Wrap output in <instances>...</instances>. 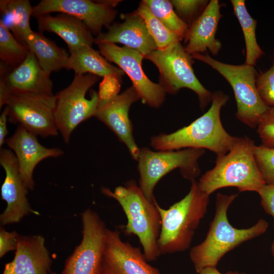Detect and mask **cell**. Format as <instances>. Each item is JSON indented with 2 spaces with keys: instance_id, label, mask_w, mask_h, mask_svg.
<instances>
[{
  "instance_id": "1",
  "label": "cell",
  "mask_w": 274,
  "mask_h": 274,
  "mask_svg": "<svg viewBox=\"0 0 274 274\" xmlns=\"http://www.w3.org/2000/svg\"><path fill=\"white\" fill-rule=\"evenodd\" d=\"M228 100L222 91L213 92L211 106L206 113L174 132L152 136L151 146L157 151L197 148L208 149L217 156L226 154L237 138L225 130L221 121V108Z\"/></svg>"
},
{
  "instance_id": "2",
  "label": "cell",
  "mask_w": 274,
  "mask_h": 274,
  "mask_svg": "<svg viewBox=\"0 0 274 274\" xmlns=\"http://www.w3.org/2000/svg\"><path fill=\"white\" fill-rule=\"evenodd\" d=\"M237 196V194L228 195L217 193L215 216L206 237L201 243L191 248L189 253L198 273L205 267H216L227 253L267 230L268 223L263 219L248 228L238 229L231 225L227 218V210Z\"/></svg>"
},
{
  "instance_id": "3",
  "label": "cell",
  "mask_w": 274,
  "mask_h": 274,
  "mask_svg": "<svg viewBox=\"0 0 274 274\" xmlns=\"http://www.w3.org/2000/svg\"><path fill=\"white\" fill-rule=\"evenodd\" d=\"M255 146L248 136L237 137L229 151L217 156L215 166L199 179L201 190L209 196L228 187H236L240 192H257L266 183L255 160Z\"/></svg>"
},
{
  "instance_id": "4",
  "label": "cell",
  "mask_w": 274,
  "mask_h": 274,
  "mask_svg": "<svg viewBox=\"0 0 274 274\" xmlns=\"http://www.w3.org/2000/svg\"><path fill=\"white\" fill-rule=\"evenodd\" d=\"M187 194L168 209L155 203L160 215L161 230L158 239L160 254L183 252L190 246L195 232L207 212L209 195L191 181Z\"/></svg>"
},
{
  "instance_id": "5",
  "label": "cell",
  "mask_w": 274,
  "mask_h": 274,
  "mask_svg": "<svg viewBox=\"0 0 274 274\" xmlns=\"http://www.w3.org/2000/svg\"><path fill=\"white\" fill-rule=\"evenodd\" d=\"M101 192L116 200L127 218V223L122 227L127 235L136 236L143 253L148 261L157 259L161 255L158 239L161 230L160 213L154 202L149 200L134 180L119 186L114 191L102 187Z\"/></svg>"
},
{
  "instance_id": "6",
  "label": "cell",
  "mask_w": 274,
  "mask_h": 274,
  "mask_svg": "<svg viewBox=\"0 0 274 274\" xmlns=\"http://www.w3.org/2000/svg\"><path fill=\"white\" fill-rule=\"evenodd\" d=\"M202 149L153 151L143 148L138 160L139 186L151 201L155 200L154 190L159 181L173 170L179 169L183 177L192 181L199 175L198 161L204 154Z\"/></svg>"
},
{
  "instance_id": "7",
  "label": "cell",
  "mask_w": 274,
  "mask_h": 274,
  "mask_svg": "<svg viewBox=\"0 0 274 274\" xmlns=\"http://www.w3.org/2000/svg\"><path fill=\"white\" fill-rule=\"evenodd\" d=\"M193 59L201 61L216 70L231 85L236 103L235 115L238 120L249 127H257L258 122L267 108L258 92V73L254 66L233 65L215 59L208 54L195 53Z\"/></svg>"
},
{
  "instance_id": "8",
  "label": "cell",
  "mask_w": 274,
  "mask_h": 274,
  "mask_svg": "<svg viewBox=\"0 0 274 274\" xmlns=\"http://www.w3.org/2000/svg\"><path fill=\"white\" fill-rule=\"evenodd\" d=\"M144 58L157 67L160 74L159 83L166 93L176 94L182 88H188L197 94L202 110L212 101L213 93L196 78L192 68L193 58L181 42L163 49H157Z\"/></svg>"
},
{
  "instance_id": "9",
  "label": "cell",
  "mask_w": 274,
  "mask_h": 274,
  "mask_svg": "<svg viewBox=\"0 0 274 274\" xmlns=\"http://www.w3.org/2000/svg\"><path fill=\"white\" fill-rule=\"evenodd\" d=\"M98 80V76L92 74L75 75L72 83L55 95V122L65 143L79 125L95 116L100 102L98 93L91 90L90 99L86 94Z\"/></svg>"
},
{
  "instance_id": "10",
  "label": "cell",
  "mask_w": 274,
  "mask_h": 274,
  "mask_svg": "<svg viewBox=\"0 0 274 274\" xmlns=\"http://www.w3.org/2000/svg\"><path fill=\"white\" fill-rule=\"evenodd\" d=\"M56 96L11 93L6 104L8 119L42 138L55 136L58 130L55 119Z\"/></svg>"
},
{
  "instance_id": "11",
  "label": "cell",
  "mask_w": 274,
  "mask_h": 274,
  "mask_svg": "<svg viewBox=\"0 0 274 274\" xmlns=\"http://www.w3.org/2000/svg\"><path fill=\"white\" fill-rule=\"evenodd\" d=\"M81 219L82 241L66 259L61 274H101L107 228L90 209L82 213Z\"/></svg>"
},
{
  "instance_id": "12",
  "label": "cell",
  "mask_w": 274,
  "mask_h": 274,
  "mask_svg": "<svg viewBox=\"0 0 274 274\" xmlns=\"http://www.w3.org/2000/svg\"><path fill=\"white\" fill-rule=\"evenodd\" d=\"M99 53L108 60L116 63L130 79L142 102L151 108H159L165 100L166 93L159 83L151 81L143 70L144 56L138 51L115 44L98 45Z\"/></svg>"
},
{
  "instance_id": "13",
  "label": "cell",
  "mask_w": 274,
  "mask_h": 274,
  "mask_svg": "<svg viewBox=\"0 0 274 274\" xmlns=\"http://www.w3.org/2000/svg\"><path fill=\"white\" fill-rule=\"evenodd\" d=\"M60 12L81 20L92 35L101 33L103 26L109 27L117 15V11L104 1L42 0L33 7L32 15L40 16Z\"/></svg>"
},
{
  "instance_id": "14",
  "label": "cell",
  "mask_w": 274,
  "mask_h": 274,
  "mask_svg": "<svg viewBox=\"0 0 274 274\" xmlns=\"http://www.w3.org/2000/svg\"><path fill=\"white\" fill-rule=\"evenodd\" d=\"M147 261L140 248L122 240L119 231L107 228L101 274H161Z\"/></svg>"
},
{
  "instance_id": "15",
  "label": "cell",
  "mask_w": 274,
  "mask_h": 274,
  "mask_svg": "<svg viewBox=\"0 0 274 274\" xmlns=\"http://www.w3.org/2000/svg\"><path fill=\"white\" fill-rule=\"evenodd\" d=\"M140 99L133 86L108 100H100L94 117L104 123L126 146L132 158L138 161L140 150L135 142L129 109Z\"/></svg>"
},
{
  "instance_id": "16",
  "label": "cell",
  "mask_w": 274,
  "mask_h": 274,
  "mask_svg": "<svg viewBox=\"0 0 274 274\" xmlns=\"http://www.w3.org/2000/svg\"><path fill=\"white\" fill-rule=\"evenodd\" d=\"M0 164L5 172L1 189L2 199L7 203L6 209L0 215L1 224L16 223L30 213L38 214L28 202L26 196L28 190L21 179L16 157L10 149L1 148Z\"/></svg>"
},
{
  "instance_id": "17",
  "label": "cell",
  "mask_w": 274,
  "mask_h": 274,
  "mask_svg": "<svg viewBox=\"0 0 274 274\" xmlns=\"http://www.w3.org/2000/svg\"><path fill=\"white\" fill-rule=\"evenodd\" d=\"M5 144L16 157L21 179L28 190L34 189L33 173L37 165L45 159L58 157L63 154L60 148L43 146L37 135L20 126L6 139Z\"/></svg>"
},
{
  "instance_id": "18",
  "label": "cell",
  "mask_w": 274,
  "mask_h": 274,
  "mask_svg": "<svg viewBox=\"0 0 274 274\" xmlns=\"http://www.w3.org/2000/svg\"><path fill=\"white\" fill-rule=\"evenodd\" d=\"M123 18L122 23H113L108 27L107 32L98 34L94 43L122 44L138 51L144 56L157 49L144 20L135 11L123 15Z\"/></svg>"
},
{
  "instance_id": "19",
  "label": "cell",
  "mask_w": 274,
  "mask_h": 274,
  "mask_svg": "<svg viewBox=\"0 0 274 274\" xmlns=\"http://www.w3.org/2000/svg\"><path fill=\"white\" fill-rule=\"evenodd\" d=\"M52 259L41 235H19L15 256L2 274H51Z\"/></svg>"
},
{
  "instance_id": "20",
  "label": "cell",
  "mask_w": 274,
  "mask_h": 274,
  "mask_svg": "<svg viewBox=\"0 0 274 274\" xmlns=\"http://www.w3.org/2000/svg\"><path fill=\"white\" fill-rule=\"evenodd\" d=\"M221 6L219 1H210L202 13L189 26L184 39V48L189 54H201L209 51L216 55L219 53L222 44L215 36L222 17Z\"/></svg>"
},
{
  "instance_id": "21",
  "label": "cell",
  "mask_w": 274,
  "mask_h": 274,
  "mask_svg": "<svg viewBox=\"0 0 274 274\" xmlns=\"http://www.w3.org/2000/svg\"><path fill=\"white\" fill-rule=\"evenodd\" d=\"M50 74L39 64L30 51L26 58L17 67L7 73L1 72L11 93H27L53 95Z\"/></svg>"
},
{
  "instance_id": "22",
  "label": "cell",
  "mask_w": 274,
  "mask_h": 274,
  "mask_svg": "<svg viewBox=\"0 0 274 274\" xmlns=\"http://www.w3.org/2000/svg\"><path fill=\"white\" fill-rule=\"evenodd\" d=\"M41 32H52L59 36L67 44L70 51L92 46L94 38L80 19L66 14L56 16L50 14L36 17Z\"/></svg>"
},
{
  "instance_id": "23",
  "label": "cell",
  "mask_w": 274,
  "mask_h": 274,
  "mask_svg": "<svg viewBox=\"0 0 274 274\" xmlns=\"http://www.w3.org/2000/svg\"><path fill=\"white\" fill-rule=\"evenodd\" d=\"M66 68L72 70L75 75L92 74L98 77L112 76L120 81L125 74L119 67L110 63L98 51L87 46L70 51Z\"/></svg>"
},
{
  "instance_id": "24",
  "label": "cell",
  "mask_w": 274,
  "mask_h": 274,
  "mask_svg": "<svg viewBox=\"0 0 274 274\" xmlns=\"http://www.w3.org/2000/svg\"><path fill=\"white\" fill-rule=\"evenodd\" d=\"M26 45L35 55L41 67L47 73L66 68L70 55L42 32L32 31L26 40Z\"/></svg>"
},
{
  "instance_id": "25",
  "label": "cell",
  "mask_w": 274,
  "mask_h": 274,
  "mask_svg": "<svg viewBox=\"0 0 274 274\" xmlns=\"http://www.w3.org/2000/svg\"><path fill=\"white\" fill-rule=\"evenodd\" d=\"M33 7L28 0H1V21L16 39L26 46V40L33 30L29 24Z\"/></svg>"
},
{
  "instance_id": "26",
  "label": "cell",
  "mask_w": 274,
  "mask_h": 274,
  "mask_svg": "<svg viewBox=\"0 0 274 274\" xmlns=\"http://www.w3.org/2000/svg\"><path fill=\"white\" fill-rule=\"evenodd\" d=\"M230 2L245 39L246 52L245 63L254 66L257 60L264 54L257 41V21L249 13L244 0H231Z\"/></svg>"
},
{
  "instance_id": "27",
  "label": "cell",
  "mask_w": 274,
  "mask_h": 274,
  "mask_svg": "<svg viewBox=\"0 0 274 274\" xmlns=\"http://www.w3.org/2000/svg\"><path fill=\"white\" fill-rule=\"evenodd\" d=\"M28 48L19 43L0 21V59L1 62L12 70L27 57Z\"/></svg>"
},
{
  "instance_id": "28",
  "label": "cell",
  "mask_w": 274,
  "mask_h": 274,
  "mask_svg": "<svg viewBox=\"0 0 274 274\" xmlns=\"http://www.w3.org/2000/svg\"><path fill=\"white\" fill-rule=\"evenodd\" d=\"M135 11L144 20L147 29L155 41L157 49H165L182 40L157 18L143 1Z\"/></svg>"
},
{
  "instance_id": "29",
  "label": "cell",
  "mask_w": 274,
  "mask_h": 274,
  "mask_svg": "<svg viewBox=\"0 0 274 274\" xmlns=\"http://www.w3.org/2000/svg\"><path fill=\"white\" fill-rule=\"evenodd\" d=\"M143 2L167 28L182 40L185 39L189 27L177 14L170 1L144 0Z\"/></svg>"
},
{
  "instance_id": "30",
  "label": "cell",
  "mask_w": 274,
  "mask_h": 274,
  "mask_svg": "<svg viewBox=\"0 0 274 274\" xmlns=\"http://www.w3.org/2000/svg\"><path fill=\"white\" fill-rule=\"evenodd\" d=\"M170 2L177 14L189 27L209 3L208 1L203 0H172Z\"/></svg>"
},
{
  "instance_id": "31",
  "label": "cell",
  "mask_w": 274,
  "mask_h": 274,
  "mask_svg": "<svg viewBox=\"0 0 274 274\" xmlns=\"http://www.w3.org/2000/svg\"><path fill=\"white\" fill-rule=\"evenodd\" d=\"M254 156L265 183L274 184V148L256 145Z\"/></svg>"
},
{
  "instance_id": "32",
  "label": "cell",
  "mask_w": 274,
  "mask_h": 274,
  "mask_svg": "<svg viewBox=\"0 0 274 274\" xmlns=\"http://www.w3.org/2000/svg\"><path fill=\"white\" fill-rule=\"evenodd\" d=\"M257 132L262 145L274 148V107H268L260 118Z\"/></svg>"
},
{
  "instance_id": "33",
  "label": "cell",
  "mask_w": 274,
  "mask_h": 274,
  "mask_svg": "<svg viewBox=\"0 0 274 274\" xmlns=\"http://www.w3.org/2000/svg\"><path fill=\"white\" fill-rule=\"evenodd\" d=\"M256 87L265 104L268 107H274V59L268 70L258 74Z\"/></svg>"
},
{
  "instance_id": "34",
  "label": "cell",
  "mask_w": 274,
  "mask_h": 274,
  "mask_svg": "<svg viewBox=\"0 0 274 274\" xmlns=\"http://www.w3.org/2000/svg\"><path fill=\"white\" fill-rule=\"evenodd\" d=\"M121 81L112 76H107L100 82L98 92L100 100H108L118 94Z\"/></svg>"
},
{
  "instance_id": "35",
  "label": "cell",
  "mask_w": 274,
  "mask_h": 274,
  "mask_svg": "<svg viewBox=\"0 0 274 274\" xmlns=\"http://www.w3.org/2000/svg\"><path fill=\"white\" fill-rule=\"evenodd\" d=\"M19 235L16 231L8 232L4 228L0 229V257L8 252L16 250Z\"/></svg>"
},
{
  "instance_id": "36",
  "label": "cell",
  "mask_w": 274,
  "mask_h": 274,
  "mask_svg": "<svg viewBox=\"0 0 274 274\" xmlns=\"http://www.w3.org/2000/svg\"><path fill=\"white\" fill-rule=\"evenodd\" d=\"M257 193L260 197L262 207L267 214L272 217L274 221V184H264Z\"/></svg>"
},
{
  "instance_id": "37",
  "label": "cell",
  "mask_w": 274,
  "mask_h": 274,
  "mask_svg": "<svg viewBox=\"0 0 274 274\" xmlns=\"http://www.w3.org/2000/svg\"><path fill=\"white\" fill-rule=\"evenodd\" d=\"M8 119V109L6 106L0 116V147L5 143L8 134L7 121Z\"/></svg>"
},
{
  "instance_id": "38",
  "label": "cell",
  "mask_w": 274,
  "mask_h": 274,
  "mask_svg": "<svg viewBox=\"0 0 274 274\" xmlns=\"http://www.w3.org/2000/svg\"><path fill=\"white\" fill-rule=\"evenodd\" d=\"M11 91L2 77L0 79V109L6 105Z\"/></svg>"
},
{
  "instance_id": "39",
  "label": "cell",
  "mask_w": 274,
  "mask_h": 274,
  "mask_svg": "<svg viewBox=\"0 0 274 274\" xmlns=\"http://www.w3.org/2000/svg\"><path fill=\"white\" fill-rule=\"evenodd\" d=\"M198 274H247L243 272H238L237 271H229L225 273H222L220 272L217 268L216 267L209 266L203 268L201 270Z\"/></svg>"
},
{
  "instance_id": "40",
  "label": "cell",
  "mask_w": 274,
  "mask_h": 274,
  "mask_svg": "<svg viewBox=\"0 0 274 274\" xmlns=\"http://www.w3.org/2000/svg\"><path fill=\"white\" fill-rule=\"evenodd\" d=\"M271 251L272 254L274 257V239L271 245Z\"/></svg>"
},
{
  "instance_id": "41",
  "label": "cell",
  "mask_w": 274,
  "mask_h": 274,
  "mask_svg": "<svg viewBox=\"0 0 274 274\" xmlns=\"http://www.w3.org/2000/svg\"><path fill=\"white\" fill-rule=\"evenodd\" d=\"M51 274H57V273L56 272H52Z\"/></svg>"
}]
</instances>
